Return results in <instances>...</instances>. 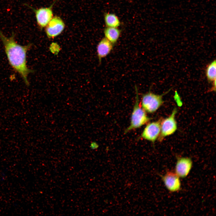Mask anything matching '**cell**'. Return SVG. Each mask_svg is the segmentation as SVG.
<instances>
[{
  "mask_svg": "<svg viewBox=\"0 0 216 216\" xmlns=\"http://www.w3.org/2000/svg\"><path fill=\"white\" fill-rule=\"evenodd\" d=\"M15 36V34L13 33L10 37H7L0 31V38L10 65L20 75L25 84L28 86V76L34 71L27 66L26 54L32 45L29 44L25 46L21 45L16 42Z\"/></svg>",
  "mask_w": 216,
  "mask_h": 216,
  "instance_id": "6da1fadb",
  "label": "cell"
},
{
  "mask_svg": "<svg viewBox=\"0 0 216 216\" xmlns=\"http://www.w3.org/2000/svg\"><path fill=\"white\" fill-rule=\"evenodd\" d=\"M135 102L131 115L130 125L125 130L124 134L141 127L147 124L151 119L147 115L146 112L142 108L139 103L138 91L136 86H135Z\"/></svg>",
  "mask_w": 216,
  "mask_h": 216,
  "instance_id": "7a4b0ae2",
  "label": "cell"
},
{
  "mask_svg": "<svg viewBox=\"0 0 216 216\" xmlns=\"http://www.w3.org/2000/svg\"><path fill=\"white\" fill-rule=\"evenodd\" d=\"M171 89L161 95L155 94L149 91L142 95L141 106L146 112L152 113L155 112L162 105L163 95L168 93Z\"/></svg>",
  "mask_w": 216,
  "mask_h": 216,
  "instance_id": "3957f363",
  "label": "cell"
},
{
  "mask_svg": "<svg viewBox=\"0 0 216 216\" xmlns=\"http://www.w3.org/2000/svg\"><path fill=\"white\" fill-rule=\"evenodd\" d=\"M177 112L176 108H174L172 113L167 117L162 119L160 132L158 139L159 142H162L168 136L173 134L177 129V125L175 116Z\"/></svg>",
  "mask_w": 216,
  "mask_h": 216,
  "instance_id": "277c9868",
  "label": "cell"
},
{
  "mask_svg": "<svg viewBox=\"0 0 216 216\" xmlns=\"http://www.w3.org/2000/svg\"><path fill=\"white\" fill-rule=\"evenodd\" d=\"M56 1L54 2L49 7H42L36 9L27 4H25L34 11L35 14L37 25L41 29L45 28L53 17L52 8Z\"/></svg>",
  "mask_w": 216,
  "mask_h": 216,
  "instance_id": "5b68a950",
  "label": "cell"
},
{
  "mask_svg": "<svg viewBox=\"0 0 216 216\" xmlns=\"http://www.w3.org/2000/svg\"><path fill=\"white\" fill-rule=\"evenodd\" d=\"M162 118L148 123L144 128L139 137L152 142L154 143L157 139L160 132L161 124Z\"/></svg>",
  "mask_w": 216,
  "mask_h": 216,
  "instance_id": "8992f818",
  "label": "cell"
},
{
  "mask_svg": "<svg viewBox=\"0 0 216 216\" xmlns=\"http://www.w3.org/2000/svg\"><path fill=\"white\" fill-rule=\"evenodd\" d=\"M65 27L63 20L60 17L55 16H53L45 27V32L49 38L53 39L60 34Z\"/></svg>",
  "mask_w": 216,
  "mask_h": 216,
  "instance_id": "52a82bcc",
  "label": "cell"
},
{
  "mask_svg": "<svg viewBox=\"0 0 216 216\" xmlns=\"http://www.w3.org/2000/svg\"><path fill=\"white\" fill-rule=\"evenodd\" d=\"M166 188L170 192L178 191L181 188L180 177L175 172L168 171L164 175L158 174Z\"/></svg>",
  "mask_w": 216,
  "mask_h": 216,
  "instance_id": "ba28073f",
  "label": "cell"
},
{
  "mask_svg": "<svg viewBox=\"0 0 216 216\" xmlns=\"http://www.w3.org/2000/svg\"><path fill=\"white\" fill-rule=\"evenodd\" d=\"M176 158L175 172L180 178H185L192 168V161L188 157L177 156Z\"/></svg>",
  "mask_w": 216,
  "mask_h": 216,
  "instance_id": "9c48e42d",
  "label": "cell"
},
{
  "mask_svg": "<svg viewBox=\"0 0 216 216\" xmlns=\"http://www.w3.org/2000/svg\"><path fill=\"white\" fill-rule=\"evenodd\" d=\"M114 44L105 37L102 39L97 46V52L99 63L112 50Z\"/></svg>",
  "mask_w": 216,
  "mask_h": 216,
  "instance_id": "30bf717a",
  "label": "cell"
},
{
  "mask_svg": "<svg viewBox=\"0 0 216 216\" xmlns=\"http://www.w3.org/2000/svg\"><path fill=\"white\" fill-rule=\"evenodd\" d=\"M105 38L114 45L118 40L121 31L118 28L106 27L104 29Z\"/></svg>",
  "mask_w": 216,
  "mask_h": 216,
  "instance_id": "8fae6325",
  "label": "cell"
},
{
  "mask_svg": "<svg viewBox=\"0 0 216 216\" xmlns=\"http://www.w3.org/2000/svg\"><path fill=\"white\" fill-rule=\"evenodd\" d=\"M104 18L106 27L118 28L121 25V22L119 18L114 13H105Z\"/></svg>",
  "mask_w": 216,
  "mask_h": 216,
  "instance_id": "7c38bea8",
  "label": "cell"
},
{
  "mask_svg": "<svg viewBox=\"0 0 216 216\" xmlns=\"http://www.w3.org/2000/svg\"><path fill=\"white\" fill-rule=\"evenodd\" d=\"M216 62L214 60L209 64L206 70V77L209 82L216 81Z\"/></svg>",
  "mask_w": 216,
  "mask_h": 216,
  "instance_id": "4fadbf2b",
  "label": "cell"
},
{
  "mask_svg": "<svg viewBox=\"0 0 216 216\" xmlns=\"http://www.w3.org/2000/svg\"><path fill=\"white\" fill-rule=\"evenodd\" d=\"M90 147V148L92 149H96L98 147L97 144L94 142H92L91 143Z\"/></svg>",
  "mask_w": 216,
  "mask_h": 216,
  "instance_id": "5bb4252c",
  "label": "cell"
}]
</instances>
